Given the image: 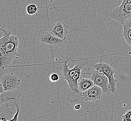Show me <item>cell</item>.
<instances>
[{
	"label": "cell",
	"mask_w": 131,
	"mask_h": 121,
	"mask_svg": "<svg viewBox=\"0 0 131 121\" xmlns=\"http://www.w3.org/2000/svg\"><path fill=\"white\" fill-rule=\"evenodd\" d=\"M3 36L0 39V77L10 68V64L15 59L19 58L18 54L19 40L16 35H11L9 30L1 28Z\"/></svg>",
	"instance_id": "6da1fadb"
},
{
	"label": "cell",
	"mask_w": 131,
	"mask_h": 121,
	"mask_svg": "<svg viewBox=\"0 0 131 121\" xmlns=\"http://www.w3.org/2000/svg\"><path fill=\"white\" fill-rule=\"evenodd\" d=\"M23 94L20 88L12 90L4 91L0 94V108L3 110L4 108L9 107L20 108V98Z\"/></svg>",
	"instance_id": "7a4b0ae2"
},
{
	"label": "cell",
	"mask_w": 131,
	"mask_h": 121,
	"mask_svg": "<svg viewBox=\"0 0 131 121\" xmlns=\"http://www.w3.org/2000/svg\"><path fill=\"white\" fill-rule=\"evenodd\" d=\"M110 16L122 24L131 19V0H123L121 5L110 14Z\"/></svg>",
	"instance_id": "3957f363"
},
{
	"label": "cell",
	"mask_w": 131,
	"mask_h": 121,
	"mask_svg": "<svg viewBox=\"0 0 131 121\" xmlns=\"http://www.w3.org/2000/svg\"><path fill=\"white\" fill-rule=\"evenodd\" d=\"M92 67L108 78L109 88L111 93H116L117 80L115 79V71L113 67L107 63L103 62L94 63Z\"/></svg>",
	"instance_id": "277c9868"
},
{
	"label": "cell",
	"mask_w": 131,
	"mask_h": 121,
	"mask_svg": "<svg viewBox=\"0 0 131 121\" xmlns=\"http://www.w3.org/2000/svg\"><path fill=\"white\" fill-rule=\"evenodd\" d=\"M90 78L93 81L94 84L100 87L103 90V93L110 95L108 78L104 74L93 68L92 66L89 68Z\"/></svg>",
	"instance_id": "5b68a950"
},
{
	"label": "cell",
	"mask_w": 131,
	"mask_h": 121,
	"mask_svg": "<svg viewBox=\"0 0 131 121\" xmlns=\"http://www.w3.org/2000/svg\"><path fill=\"white\" fill-rule=\"evenodd\" d=\"M0 84L2 85L4 91L12 90L20 88V80L13 73L5 74L0 77Z\"/></svg>",
	"instance_id": "8992f818"
},
{
	"label": "cell",
	"mask_w": 131,
	"mask_h": 121,
	"mask_svg": "<svg viewBox=\"0 0 131 121\" xmlns=\"http://www.w3.org/2000/svg\"><path fill=\"white\" fill-rule=\"evenodd\" d=\"M40 42L43 47L58 48L64 45L65 41L53 35L50 31L44 32L41 35Z\"/></svg>",
	"instance_id": "52a82bcc"
},
{
	"label": "cell",
	"mask_w": 131,
	"mask_h": 121,
	"mask_svg": "<svg viewBox=\"0 0 131 121\" xmlns=\"http://www.w3.org/2000/svg\"><path fill=\"white\" fill-rule=\"evenodd\" d=\"M70 60H67L65 61H64L63 63L60 67H57V68L61 71L63 76V80L67 81L68 79L72 78L73 76L75 75L76 73L78 72L79 71L82 70L83 67L86 64V63H84L83 64L76 63L75 65L73 68H69V66L70 64H68V62Z\"/></svg>",
	"instance_id": "ba28073f"
},
{
	"label": "cell",
	"mask_w": 131,
	"mask_h": 121,
	"mask_svg": "<svg viewBox=\"0 0 131 121\" xmlns=\"http://www.w3.org/2000/svg\"><path fill=\"white\" fill-rule=\"evenodd\" d=\"M103 90L100 87L97 85H93L88 90L82 92L84 103L89 102H95L101 99L102 95Z\"/></svg>",
	"instance_id": "9c48e42d"
},
{
	"label": "cell",
	"mask_w": 131,
	"mask_h": 121,
	"mask_svg": "<svg viewBox=\"0 0 131 121\" xmlns=\"http://www.w3.org/2000/svg\"><path fill=\"white\" fill-rule=\"evenodd\" d=\"M50 32L58 38L66 41L69 33L68 26L62 22H58L51 25Z\"/></svg>",
	"instance_id": "30bf717a"
},
{
	"label": "cell",
	"mask_w": 131,
	"mask_h": 121,
	"mask_svg": "<svg viewBox=\"0 0 131 121\" xmlns=\"http://www.w3.org/2000/svg\"><path fill=\"white\" fill-rule=\"evenodd\" d=\"M123 33L124 38L126 43L131 46V19L126 20L123 23Z\"/></svg>",
	"instance_id": "8fae6325"
},
{
	"label": "cell",
	"mask_w": 131,
	"mask_h": 121,
	"mask_svg": "<svg viewBox=\"0 0 131 121\" xmlns=\"http://www.w3.org/2000/svg\"><path fill=\"white\" fill-rule=\"evenodd\" d=\"M79 89L81 92H85L94 85L93 81L90 78L80 77L78 82Z\"/></svg>",
	"instance_id": "7c38bea8"
},
{
	"label": "cell",
	"mask_w": 131,
	"mask_h": 121,
	"mask_svg": "<svg viewBox=\"0 0 131 121\" xmlns=\"http://www.w3.org/2000/svg\"><path fill=\"white\" fill-rule=\"evenodd\" d=\"M26 10L28 15H34L38 11V7L35 3H31L27 6L26 8Z\"/></svg>",
	"instance_id": "4fadbf2b"
},
{
	"label": "cell",
	"mask_w": 131,
	"mask_h": 121,
	"mask_svg": "<svg viewBox=\"0 0 131 121\" xmlns=\"http://www.w3.org/2000/svg\"><path fill=\"white\" fill-rule=\"evenodd\" d=\"M20 110V108H17L16 113L14 115V116L11 119L8 120L6 118H5V117H1L0 118V120L1 121H18Z\"/></svg>",
	"instance_id": "5bb4252c"
},
{
	"label": "cell",
	"mask_w": 131,
	"mask_h": 121,
	"mask_svg": "<svg viewBox=\"0 0 131 121\" xmlns=\"http://www.w3.org/2000/svg\"><path fill=\"white\" fill-rule=\"evenodd\" d=\"M60 78V77L59 75V74L56 73L51 74L49 76V79H50V81L53 83L59 81Z\"/></svg>",
	"instance_id": "9a60e30c"
},
{
	"label": "cell",
	"mask_w": 131,
	"mask_h": 121,
	"mask_svg": "<svg viewBox=\"0 0 131 121\" xmlns=\"http://www.w3.org/2000/svg\"><path fill=\"white\" fill-rule=\"evenodd\" d=\"M122 117V121H131V109L127 111Z\"/></svg>",
	"instance_id": "2e32d148"
},
{
	"label": "cell",
	"mask_w": 131,
	"mask_h": 121,
	"mask_svg": "<svg viewBox=\"0 0 131 121\" xmlns=\"http://www.w3.org/2000/svg\"><path fill=\"white\" fill-rule=\"evenodd\" d=\"M81 106H82V105L81 104H76L74 106V109H75V110H80V109H81Z\"/></svg>",
	"instance_id": "e0dca14e"
}]
</instances>
